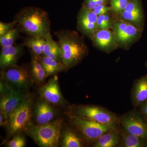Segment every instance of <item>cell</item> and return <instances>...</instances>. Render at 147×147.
Segmentation results:
<instances>
[{"label": "cell", "mask_w": 147, "mask_h": 147, "mask_svg": "<svg viewBox=\"0 0 147 147\" xmlns=\"http://www.w3.org/2000/svg\"><path fill=\"white\" fill-rule=\"evenodd\" d=\"M121 147H147V140L142 137L123 131Z\"/></svg>", "instance_id": "23"}, {"label": "cell", "mask_w": 147, "mask_h": 147, "mask_svg": "<svg viewBox=\"0 0 147 147\" xmlns=\"http://www.w3.org/2000/svg\"><path fill=\"white\" fill-rule=\"evenodd\" d=\"M69 117L89 120L102 124L114 125L119 122L115 114L98 105H73L69 109Z\"/></svg>", "instance_id": "5"}, {"label": "cell", "mask_w": 147, "mask_h": 147, "mask_svg": "<svg viewBox=\"0 0 147 147\" xmlns=\"http://www.w3.org/2000/svg\"><path fill=\"white\" fill-rule=\"evenodd\" d=\"M34 96L28 94L10 114L6 125L5 141L20 134L31 123Z\"/></svg>", "instance_id": "4"}, {"label": "cell", "mask_w": 147, "mask_h": 147, "mask_svg": "<svg viewBox=\"0 0 147 147\" xmlns=\"http://www.w3.org/2000/svg\"><path fill=\"white\" fill-rule=\"evenodd\" d=\"M63 120L59 119L42 125L31 124L26 134L40 147H57L61 139Z\"/></svg>", "instance_id": "3"}, {"label": "cell", "mask_w": 147, "mask_h": 147, "mask_svg": "<svg viewBox=\"0 0 147 147\" xmlns=\"http://www.w3.org/2000/svg\"><path fill=\"white\" fill-rule=\"evenodd\" d=\"M0 112L8 119L11 113L28 94V92L13 89L5 82H0Z\"/></svg>", "instance_id": "9"}, {"label": "cell", "mask_w": 147, "mask_h": 147, "mask_svg": "<svg viewBox=\"0 0 147 147\" xmlns=\"http://www.w3.org/2000/svg\"><path fill=\"white\" fill-rule=\"evenodd\" d=\"M23 43L28 48L31 55L39 57L42 55L46 39L45 37L29 36L24 38Z\"/></svg>", "instance_id": "20"}, {"label": "cell", "mask_w": 147, "mask_h": 147, "mask_svg": "<svg viewBox=\"0 0 147 147\" xmlns=\"http://www.w3.org/2000/svg\"><path fill=\"white\" fill-rule=\"evenodd\" d=\"M146 67H147V61L146 62Z\"/></svg>", "instance_id": "33"}, {"label": "cell", "mask_w": 147, "mask_h": 147, "mask_svg": "<svg viewBox=\"0 0 147 147\" xmlns=\"http://www.w3.org/2000/svg\"><path fill=\"white\" fill-rule=\"evenodd\" d=\"M59 40L61 53V60L67 70L80 63L89 53L84 36L77 32L61 29L55 32Z\"/></svg>", "instance_id": "1"}, {"label": "cell", "mask_w": 147, "mask_h": 147, "mask_svg": "<svg viewBox=\"0 0 147 147\" xmlns=\"http://www.w3.org/2000/svg\"><path fill=\"white\" fill-rule=\"evenodd\" d=\"M38 59L45 71L46 78L59 72L67 71L62 62L43 55L38 57Z\"/></svg>", "instance_id": "18"}, {"label": "cell", "mask_w": 147, "mask_h": 147, "mask_svg": "<svg viewBox=\"0 0 147 147\" xmlns=\"http://www.w3.org/2000/svg\"><path fill=\"white\" fill-rule=\"evenodd\" d=\"M131 100L135 108L147 101V74L134 82L131 90Z\"/></svg>", "instance_id": "16"}, {"label": "cell", "mask_w": 147, "mask_h": 147, "mask_svg": "<svg viewBox=\"0 0 147 147\" xmlns=\"http://www.w3.org/2000/svg\"><path fill=\"white\" fill-rule=\"evenodd\" d=\"M33 113L37 125L48 123L53 121L55 116V112L51 104L42 98L36 102Z\"/></svg>", "instance_id": "15"}, {"label": "cell", "mask_w": 147, "mask_h": 147, "mask_svg": "<svg viewBox=\"0 0 147 147\" xmlns=\"http://www.w3.org/2000/svg\"><path fill=\"white\" fill-rule=\"evenodd\" d=\"M121 19L134 25L143 31L145 24V15L143 8L131 11H123L119 15Z\"/></svg>", "instance_id": "19"}, {"label": "cell", "mask_w": 147, "mask_h": 147, "mask_svg": "<svg viewBox=\"0 0 147 147\" xmlns=\"http://www.w3.org/2000/svg\"><path fill=\"white\" fill-rule=\"evenodd\" d=\"M45 37L46 39V44L42 55L62 62L61 48L59 42H56L53 40L51 33L47 35Z\"/></svg>", "instance_id": "21"}, {"label": "cell", "mask_w": 147, "mask_h": 147, "mask_svg": "<svg viewBox=\"0 0 147 147\" xmlns=\"http://www.w3.org/2000/svg\"><path fill=\"white\" fill-rule=\"evenodd\" d=\"M109 0H84L83 5L87 8L93 9L96 7L100 5H105Z\"/></svg>", "instance_id": "29"}, {"label": "cell", "mask_w": 147, "mask_h": 147, "mask_svg": "<svg viewBox=\"0 0 147 147\" xmlns=\"http://www.w3.org/2000/svg\"><path fill=\"white\" fill-rule=\"evenodd\" d=\"M98 16L101 14H106L112 10L111 6H108L105 5H100L94 7L92 9Z\"/></svg>", "instance_id": "30"}, {"label": "cell", "mask_w": 147, "mask_h": 147, "mask_svg": "<svg viewBox=\"0 0 147 147\" xmlns=\"http://www.w3.org/2000/svg\"><path fill=\"white\" fill-rule=\"evenodd\" d=\"M21 32L29 36L45 37L50 33L51 23L47 11L38 7H27L14 16Z\"/></svg>", "instance_id": "2"}, {"label": "cell", "mask_w": 147, "mask_h": 147, "mask_svg": "<svg viewBox=\"0 0 147 147\" xmlns=\"http://www.w3.org/2000/svg\"><path fill=\"white\" fill-rule=\"evenodd\" d=\"M1 80L8 84L13 89L28 92L33 84L31 67L26 65H16L4 70H1Z\"/></svg>", "instance_id": "6"}, {"label": "cell", "mask_w": 147, "mask_h": 147, "mask_svg": "<svg viewBox=\"0 0 147 147\" xmlns=\"http://www.w3.org/2000/svg\"><path fill=\"white\" fill-rule=\"evenodd\" d=\"M112 29L118 47L128 50L139 40L143 30L120 18L112 21Z\"/></svg>", "instance_id": "8"}, {"label": "cell", "mask_w": 147, "mask_h": 147, "mask_svg": "<svg viewBox=\"0 0 147 147\" xmlns=\"http://www.w3.org/2000/svg\"><path fill=\"white\" fill-rule=\"evenodd\" d=\"M21 28L17 24L14 28L0 37V44L2 47H7L14 45L16 40L21 38Z\"/></svg>", "instance_id": "25"}, {"label": "cell", "mask_w": 147, "mask_h": 147, "mask_svg": "<svg viewBox=\"0 0 147 147\" xmlns=\"http://www.w3.org/2000/svg\"><path fill=\"white\" fill-rule=\"evenodd\" d=\"M38 92L41 98L51 104L61 105L65 104L66 101L61 92L57 76H54L47 84L40 87Z\"/></svg>", "instance_id": "12"}, {"label": "cell", "mask_w": 147, "mask_h": 147, "mask_svg": "<svg viewBox=\"0 0 147 147\" xmlns=\"http://www.w3.org/2000/svg\"><path fill=\"white\" fill-rule=\"evenodd\" d=\"M139 107L140 108V112L147 121V101L139 105Z\"/></svg>", "instance_id": "32"}, {"label": "cell", "mask_w": 147, "mask_h": 147, "mask_svg": "<svg viewBox=\"0 0 147 147\" xmlns=\"http://www.w3.org/2000/svg\"><path fill=\"white\" fill-rule=\"evenodd\" d=\"M71 122L86 142L93 143L103 134L118 129L117 125L102 124L94 121L70 117Z\"/></svg>", "instance_id": "7"}, {"label": "cell", "mask_w": 147, "mask_h": 147, "mask_svg": "<svg viewBox=\"0 0 147 147\" xmlns=\"http://www.w3.org/2000/svg\"><path fill=\"white\" fill-rule=\"evenodd\" d=\"M118 129L107 132L92 143L93 147H116L120 146L121 142Z\"/></svg>", "instance_id": "17"}, {"label": "cell", "mask_w": 147, "mask_h": 147, "mask_svg": "<svg viewBox=\"0 0 147 147\" xmlns=\"http://www.w3.org/2000/svg\"><path fill=\"white\" fill-rule=\"evenodd\" d=\"M17 25V22L15 20L9 23L0 22V37L3 36L7 32L14 28Z\"/></svg>", "instance_id": "28"}, {"label": "cell", "mask_w": 147, "mask_h": 147, "mask_svg": "<svg viewBox=\"0 0 147 147\" xmlns=\"http://www.w3.org/2000/svg\"><path fill=\"white\" fill-rule=\"evenodd\" d=\"M98 16L92 9H89L83 5L77 15V30L92 40L98 30Z\"/></svg>", "instance_id": "11"}, {"label": "cell", "mask_w": 147, "mask_h": 147, "mask_svg": "<svg viewBox=\"0 0 147 147\" xmlns=\"http://www.w3.org/2000/svg\"><path fill=\"white\" fill-rule=\"evenodd\" d=\"M61 146L63 147H82L83 139L71 129H67L63 135Z\"/></svg>", "instance_id": "24"}, {"label": "cell", "mask_w": 147, "mask_h": 147, "mask_svg": "<svg viewBox=\"0 0 147 147\" xmlns=\"http://www.w3.org/2000/svg\"><path fill=\"white\" fill-rule=\"evenodd\" d=\"M97 25L98 30H105V14L98 15Z\"/></svg>", "instance_id": "31"}, {"label": "cell", "mask_w": 147, "mask_h": 147, "mask_svg": "<svg viewBox=\"0 0 147 147\" xmlns=\"http://www.w3.org/2000/svg\"><path fill=\"white\" fill-rule=\"evenodd\" d=\"M130 0H109L112 11L120 15L125 9Z\"/></svg>", "instance_id": "26"}, {"label": "cell", "mask_w": 147, "mask_h": 147, "mask_svg": "<svg viewBox=\"0 0 147 147\" xmlns=\"http://www.w3.org/2000/svg\"><path fill=\"white\" fill-rule=\"evenodd\" d=\"M26 139L24 135L20 133L15 135L12 139L7 142L5 147H24L26 146Z\"/></svg>", "instance_id": "27"}, {"label": "cell", "mask_w": 147, "mask_h": 147, "mask_svg": "<svg viewBox=\"0 0 147 147\" xmlns=\"http://www.w3.org/2000/svg\"><path fill=\"white\" fill-rule=\"evenodd\" d=\"M95 47L107 53H110L118 47L114 32L109 29L98 30L92 40Z\"/></svg>", "instance_id": "14"}, {"label": "cell", "mask_w": 147, "mask_h": 147, "mask_svg": "<svg viewBox=\"0 0 147 147\" xmlns=\"http://www.w3.org/2000/svg\"><path fill=\"white\" fill-rule=\"evenodd\" d=\"M24 44L2 47L0 55V68L4 70L17 65L19 59L24 55Z\"/></svg>", "instance_id": "13"}, {"label": "cell", "mask_w": 147, "mask_h": 147, "mask_svg": "<svg viewBox=\"0 0 147 147\" xmlns=\"http://www.w3.org/2000/svg\"><path fill=\"white\" fill-rule=\"evenodd\" d=\"M31 74L33 84L38 86L44 82L46 78L44 69L40 62L38 57L31 55Z\"/></svg>", "instance_id": "22"}, {"label": "cell", "mask_w": 147, "mask_h": 147, "mask_svg": "<svg viewBox=\"0 0 147 147\" xmlns=\"http://www.w3.org/2000/svg\"><path fill=\"white\" fill-rule=\"evenodd\" d=\"M119 122L123 131L147 140V121L141 112L134 110L125 113Z\"/></svg>", "instance_id": "10"}]
</instances>
